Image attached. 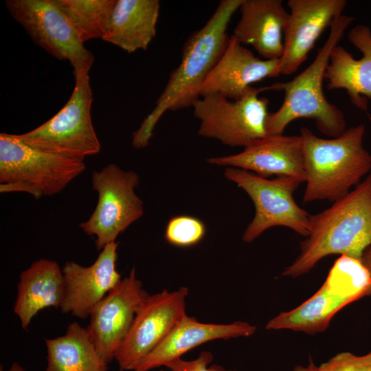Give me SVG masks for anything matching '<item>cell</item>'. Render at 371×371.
Masks as SVG:
<instances>
[{"instance_id":"1","label":"cell","mask_w":371,"mask_h":371,"mask_svg":"<svg viewBox=\"0 0 371 371\" xmlns=\"http://www.w3.org/2000/svg\"><path fill=\"white\" fill-rule=\"evenodd\" d=\"M243 1L222 0L205 25L186 41L179 65L170 74L152 111L133 133L134 148L148 145L157 123L167 111L192 106L200 98L201 87L227 45V26Z\"/></svg>"},{"instance_id":"2","label":"cell","mask_w":371,"mask_h":371,"mask_svg":"<svg viewBox=\"0 0 371 371\" xmlns=\"http://www.w3.org/2000/svg\"><path fill=\"white\" fill-rule=\"evenodd\" d=\"M370 245L371 171L346 196L324 211L311 215L310 234L301 243L300 254L282 275L299 277L331 254L361 260Z\"/></svg>"},{"instance_id":"3","label":"cell","mask_w":371,"mask_h":371,"mask_svg":"<svg viewBox=\"0 0 371 371\" xmlns=\"http://www.w3.org/2000/svg\"><path fill=\"white\" fill-rule=\"evenodd\" d=\"M354 20L348 15L337 16L330 27L329 36L313 61L291 80L267 87V91L284 92L280 107L269 113L268 137L283 135L289 124L300 118L314 120L319 131L331 138L341 135L347 129L343 112L326 98L323 82L331 52Z\"/></svg>"},{"instance_id":"4","label":"cell","mask_w":371,"mask_h":371,"mask_svg":"<svg viewBox=\"0 0 371 371\" xmlns=\"http://www.w3.org/2000/svg\"><path fill=\"white\" fill-rule=\"evenodd\" d=\"M363 124L347 128L341 135L322 138L302 127L306 188L303 203L336 201L371 171V154L363 146Z\"/></svg>"},{"instance_id":"5","label":"cell","mask_w":371,"mask_h":371,"mask_svg":"<svg viewBox=\"0 0 371 371\" xmlns=\"http://www.w3.org/2000/svg\"><path fill=\"white\" fill-rule=\"evenodd\" d=\"M370 294L371 278L361 260L341 255L314 295L293 310L271 319L266 328L310 335L323 332L341 309Z\"/></svg>"},{"instance_id":"6","label":"cell","mask_w":371,"mask_h":371,"mask_svg":"<svg viewBox=\"0 0 371 371\" xmlns=\"http://www.w3.org/2000/svg\"><path fill=\"white\" fill-rule=\"evenodd\" d=\"M74 88L65 106L41 126L15 136L34 148L84 161L98 154L101 144L92 122L89 71H74Z\"/></svg>"},{"instance_id":"7","label":"cell","mask_w":371,"mask_h":371,"mask_svg":"<svg viewBox=\"0 0 371 371\" xmlns=\"http://www.w3.org/2000/svg\"><path fill=\"white\" fill-rule=\"evenodd\" d=\"M267 87H251L240 98L229 100L218 93L201 97L192 105L199 122L198 134L231 147L251 145L267 136L269 100L259 98Z\"/></svg>"},{"instance_id":"8","label":"cell","mask_w":371,"mask_h":371,"mask_svg":"<svg viewBox=\"0 0 371 371\" xmlns=\"http://www.w3.org/2000/svg\"><path fill=\"white\" fill-rule=\"evenodd\" d=\"M224 174L247 192L255 206V215L244 232L243 241L251 243L274 226L287 227L306 237L309 235L311 214L293 199V192L302 183L299 179L291 177L267 179L232 167L227 168Z\"/></svg>"},{"instance_id":"9","label":"cell","mask_w":371,"mask_h":371,"mask_svg":"<svg viewBox=\"0 0 371 371\" xmlns=\"http://www.w3.org/2000/svg\"><path fill=\"white\" fill-rule=\"evenodd\" d=\"M139 183L136 172L124 170L113 163L92 173L98 203L90 217L79 226L87 235L95 236L98 250L115 242L122 232L142 216L143 202L135 191Z\"/></svg>"},{"instance_id":"10","label":"cell","mask_w":371,"mask_h":371,"mask_svg":"<svg viewBox=\"0 0 371 371\" xmlns=\"http://www.w3.org/2000/svg\"><path fill=\"white\" fill-rule=\"evenodd\" d=\"M86 170L84 161L31 147L15 135L0 134V183L23 181L54 196Z\"/></svg>"},{"instance_id":"11","label":"cell","mask_w":371,"mask_h":371,"mask_svg":"<svg viewBox=\"0 0 371 371\" xmlns=\"http://www.w3.org/2000/svg\"><path fill=\"white\" fill-rule=\"evenodd\" d=\"M5 5L37 45L58 60H68L74 71H89L94 56L54 0H8Z\"/></svg>"},{"instance_id":"12","label":"cell","mask_w":371,"mask_h":371,"mask_svg":"<svg viewBox=\"0 0 371 371\" xmlns=\"http://www.w3.org/2000/svg\"><path fill=\"white\" fill-rule=\"evenodd\" d=\"M188 295V288L181 286L146 297L115 355L120 371L135 370L187 315Z\"/></svg>"},{"instance_id":"13","label":"cell","mask_w":371,"mask_h":371,"mask_svg":"<svg viewBox=\"0 0 371 371\" xmlns=\"http://www.w3.org/2000/svg\"><path fill=\"white\" fill-rule=\"evenodd\" d=\"M148 295L133 267L129 275L93 308L87 329L98 352L106 363L114 359L138 308Z\"/></svg>"},{"instance_id":"14","label":"cell","mask_w":371,"mask_h":371,"mask_svg":"<svg viewBox=\"0 0 371 371\" xmlns=\"http://www.w3.org/2000/svg\"><path fill=\"white\" fill-rule=\"evenodd\" d=\"M346 0H289V19L284 31L280 74L295 73L305 62L316 41L334 19L342 14Z\"/></svg>"},{"instance_id":"15","label":"cell","mask_w":371,"mask_h":371,"mask_svg":"<svg viewBox=\"0 0 371 371\" xmlns=\"http://www.w3.org/2000/svg\"><path fill=\"white\" fill-rule=\"evenodd\" d=\"M118 245L114 242L105 246L90 266L74 261L65 264L62 271L65 294L60 307L63 313L88 318L97 304L120 282L116 270Z\"/></svg>"},{"instance_id":"16","label":"cell","mask_w":371,"mask_h":371,"mask_svg":"<svg viewBox=\"0 0 371 371\" xmlns=\"http://www.w3.org/2000/svg\"><path fill=\"white\" fill-rule=\"evenodd\" d=\"M213 165L250 170L267 178L291 177L306 181L301 135L269 136L256 141L237 154L210 157Z\"/></svg>"},{"instance_id":"17","label":"cell","mask_w":371,"mask_h":371,"mask_svg":"<svg viewBox=\"0 0 371 371\" xmlns=\"http://www.w3.org/2000/svg\"><path fill=\"white\" fill-rule=\"evenodd\" d=\"M279 75L280 59L258 58L232 35L222 56L203 83L200 97L218 93L236 100L252 84Z\"/></svg>"},{"instance_id":"18","label":"cell","mask_w":371,"mask_h":371,"mask_svg":"<svg viewBox=\"0 0 371 371\" xmlns=\"http://www.w3.org/2000/svg\"><path fill=\"white\" fill-rule=\"evenodd\" d=\"M350 43L362 54L355 59L344 47L337 45L332 51L325 79L328 90L344 89L351 102L368 112L371 98V30L366 25L352 27L348 34Z\"/></svg>"},{"instance_id":"19","label":"cell","mask_w":371,"mask_h":371,"mask_svg":"<svg viewBox=\"0 0 371 371\" xmlns=\"http://www.w3.org/2000/svg\"><path fill=\"white\" fill-rule=\"evenodd\" d=\"M240 19L233 36L250 45L266 60L280 59L284 51V31L289 12L282 0H243Z\"/></svg>"},{"instance_id":"20","label":"cell","mask_w":371,"mask_h":371,"mask_svg":"<svg viewBox=\"0 0 371 371\" xmlns=\"http://www.w3.org/2000/svg\"><path fill=\"white\" fill-rule=\"evenodd\" d=\"M256 326L243 322L232 324H206L187 315L168 335L143 360L134 371H149L166 366L191 349L218 339L249 337Z\"/></svg>"},{"instance_id":"21","label":"cell","mask_w":371,"mask_h":371,"mask_svg":"<svg viewBox=\"0 0 371 371\" xmlns=\"http://www.w3.org/2000/svg\"><path fill=\"white\" fill-rule=\"evenodd\" d=\"M65 294L62 269L57 262L41 258L19 275L14 312L26 330L41 310L60 308Z\"/></svg>"},{"instance_id":"22","label":"cell","mask_w":371,"mask_h":371,"mask_svg":"<svg viewBox=\"0 0 371 371\" xmlns=\"http://www.w3.org/2000/svg\"><path fill=\"white\" fill-rule=\"evenodd\" d=\"M158 0H116L102 40L128 53L146 50L156 35Z\"/></svg>"},{"instance_id":"23","label":"cell","mask_w":371,"mask_h":371,"mask_svg":"<svg viewBox=\"0 0 371 371\" xmlns=\"http://www.w3.org/2000/svg\"><path fill=\"white\" fill-rule=\"evenodd\" d=\"M47 364L45 371H107L87 328L74 322L65 335L45 340Z\"/></svg>"},{"instance_id":"24","label":"cell","mask_w":371,"mask_h":371,"mask_svg":"<svg viewBox=\"0 0 371 371\" xmlns=\"http://www.w3.org/2000/svg\"><path fill=\"white\" fill-rule=\"evenodd\" d=\"M80 41L104 36L116 0H54Z\"/></svg>"},{"instance_id":"25","label":"cell","mask_w":371,"mask_h":371,"mask_svg":"<svg viewBox=\"0 0 371 371\" xmlns=\"http://www.w3.org/2000/svg\"><path fill=\"white\" fill-rule=\"evenodd\" d=\"M205 234V226L199 218L190 216H177L169 220L165 238L171 245L186 247L196 245Z\"/></svg>"},{"instance_id":"26","label":"cell","mask_w":371,"mask_h":371,"mask_svg":"<svg viewBox=\"0 0 371 371\" xmlns=\"http://www.w3.org/2000/svg\"><path fill=\"white\" fill-rule=\"evenodd\" d=\"M318 371H371V352L361 356L340 352L321 364Z\"/></svg>"},{"instance_id":"27","label":"cell","mask_w":371,"mask_h":371,"mask_svg":"<svg viewBox=\"0 0 371 371\" xmlns=\"http://www.w3.org/2000/svg\"><path fill=\"white\" fill-rule=\"evenodd\" d=\"M213 358V355L210 352L203 351L195 359L186 361L178 358L168 363L166 367L171 371H236L226 370L217 364L209 366Z\"/></svg>"},{"instance_id":"28","label":"cell","mask_w":371,"mask_h":371,"mask_svg":"<svg viewBox=\"0 0 371 371\" xmlns=\"http://www.w3.org/2000/svg\"><path fill=\"white\" fill-rule=\"evenodd\" d=\"M1 193L10 192H23L32 194L35 199L43 196L40 191L32 185L23 181H13L0 184Z\"/></svg>"},{"instance_id":"29","label":"cell","mask_w":371,"mask_h":371,"mask_svg":"<svg viewBox=\"0 0 371 371\" xmlns=\"http://www.w3.org/2000/svg\"><path fill=\"white\" fill-rule=\"evenodd\" d=\"M361 261L368 271L371 278V245L363 251L361 258Z\"/></svg>"},{"instance_id":"30","label":"cell","mask_w":371,"mask_h":371,"mask_svg":"<svg viewBox=\"0 0 371 371\" xmlns=\"http://www.w3.org/2000/svg\"><path fill=\"white\" fill-rule=\"evenodd\" d=\"M319 367L316 366L315 363L311 360L308 366L304 367L302 366H297L294 368L293 371H318Z\"/></svg>"},{"instance_id":"31","label":"cell","mask_w":371,"mask_h":371,"mask_svg":"<svg viewBox=\"0 0 371 371\" xmlns=\"http://www.w3.org/2000/svg\"><path fill=\"white\" fill-rule=\"evenodd\" d=\"M0 371H3L1 366ZM8 371H24V369L16 362H13Z\"/></svg>"},{"instance_id":"32","label":"cell","mask_w":371,"mask_h":371,"mask_svg":"<svg viewBox=\"0 0 371 371\" xmlns=\"http://www.w3.org/2000/svg\"><path fill=\"white\" fill-rule=\"evenodd\" d=\"M160 371H164V370H160Z\"/></svg>"}]
</instances>
